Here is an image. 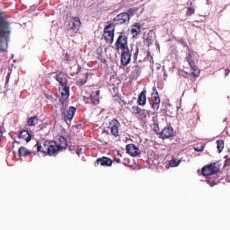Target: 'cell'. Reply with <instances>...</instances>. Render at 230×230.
<instances>
[{
  "mask_svg": "<svg viewBox=\"0 0 230 230\" xmlns=\"http://www.w3.org/2000/svg\"><path fill=\"white\" fill-rule=\"evenodd\" d=\"M126 150L128 154L132 157H137L141 154L140 149L133 144L127 145Z\"/></svg>",
  "mask_w": 230,
  "mask_h": 230,
  "instance_id": "8992f818",
  "label": "cell"
},
{
  "mask_svg": "<svg viewBox=\"0 0 230 230\" xmlns=\"http://www.w3.org/2000/svg\"><path fill=\"white\" fill-rule=\"evenodd\" d=\"M217 144L218 151L219 153H221L224 147V142L223 140H219L217 141Z\"/></svg>",
  "mask_w": 230,
  "mask_h": 230,
  "instance_id": "ac0fdd59",
  "label": "cell"
},
{
  "mask_svg": "<svg viewBox=\"0 0 230 230\" xmlns=\"http://www.w3.org/2000/svg\"><path fill=\"white\" fill-rule=\"evenodd\" d=\"M54 142L56 145L62 149L65 148L67 146V141L66 139L61 136H58L55 137Z\"/></svg>",
  "mask_w": 230,
  "mask_h": 230,
  "instance_id": "ba28073f",
  "label": "cell"
},
{
  "mask_svg": "<svg viewBox=\"0 0 230 230\" xmlns=\"http://www.w3.org/2000/svg\"><path fill=\"white\" fill-rule=\"evenodd\" d=\"M181 160L180 159H175L171 160L169 162V165L170 167H176L180 165V163H181Z\"/></svg>",
  "mask_w": 230,
  "mask_h": 230,
  "instance_id": "d6986e66",
  "label": "cell"
},
{
  "mask_svg": "<svg viewBox=\"0 0 230 230\" xmlns=\"http://www.w3.org/2000/svg\"><path fill=\"white\" fill-rule=\"evenodd\" d=\"M129 20V16L128 14L123 13L119 14V15L115 17L113 20L114 23L116 24H121L127 23Z\"/></svg>",
  "mask_w": 230,
  "mask_h": 230,
  "instance_id": "5b68a950",
  "label": "cell"
},
{
  "mask_svg": "<svg viewBox=\"0 0 230 230\" xmlns=\"http://www.w3.org/2000/svg\"><path fill=\"white\" fill-rule=\"evenodd\" d=\"M119 122L117 120H112L110 123V127L112 134L114 136H117L118 134V127H119Z\"/></svg>",
  "mask_w": 230,
  "mask_h": 230,
  "instance_id": "9c48e42d",
  "label": "cell"
},
{
  "mask_svg": "<svg viewBox=\"0 0 230 230\" xmlns=\"http://www.w3.org/2000/svg\"><path fill=\"white\" fill-rule=\"evenodd\" d=\"M146 102V92L143 91L141 93L138 99V103L139 105H143Z\"/></svg>",
  "mask_w": 230,
  "mask_h": 230,
  "instance_id": "9a60e30c",
  "label": "cell"
},
{
  "mask_svg": "<svg viewBox=\"0 0 230 230\" xmlns=\"http://www.w3.org/2000/svg\"><path fill=\"white\" fill-rule=\"evenodd\" d=\"M98 162L100 163L102 166H110L112 165V161L107 157H103L98 160Z\"/></svg>",
  "mask_w": 230,
  "mask_h": 230,
  "instance_id": "5bb4252c",
  "label": "cell"
},
{
  "mask_svg": "<svg viewBox=\"0 0 230 230\" xmlns=\"http://www.w3.org/2000/svg\"><path fill=\"white\" fill-rule=\"evenodd\" d=\"M189 12H190L191 13H193L194 11H195V9H194L193 5L192 4L190 5V7H189Z\"/></svg>",
  "mask_w": 230,
  "mask_h": 230,
  "instance_id": "603a6c76",
  "label": "cell"
},
{
  "mask_svg": "<svg viewBox=\"0 0 230 230\" xmlns=\"http://www.w3.org/2000/svg\"><path fill=\"white\" fill-rule=\"evenodd\" d=\"M115 30V25L113 24H110L104 29L103 37L105 41L108 43L111 44L113 41V38Z\"/></svg>",
  "mask_w": 230,
  "mask_h": 230,
  "instance_id": "7a4b0ae2",
  "label": "cell"
},
{
  "mask_svg": "<svg viewBox=\"0 0 230 230\" xmlns=\"http://www.w3.org/2000/svg\"><path fill=\"white\" fill-rule=\"evenodd\" d=\"M76 109L73 106L70 107L67 115V118L68 119L71 120L73 118V115H74L75 113L76 112Z\"/></svg>",
  "mask_w": 230,
  "mask_h": 230,
  "instance_id": "ffe728a7",
  "label": "cell"
},
{
  "mask_svg": "<svg viewBox=\"0 0 230 230\" xmlns=\"http://www.w3.org/2000/svg\"><path fill=\"white\" fill-rule=\"evenodd\" d=\"M115 46L117 50H121V53L129 51L127 46V40L124 36H120L119 37L115 44Z\"/></svg>",
  "mask_w": 230,
  "mask_h": 230,
  "instance_id": "3957f363",
  "label": "cell"
},
{
  "mask_svg": "<svg viewBox=\"0 0 230 230\" xmlns=\"http://www.w3.org/2000/svg\"><path fill=\"white\" fill-rule=\"evenodd\" d=\"M2 132L1 129H0V141H1V138H2Z\"/></svg>",
  "mask_w": 230,
  "mask_h": 230,
  "instance_id": "cb8c5ba5",
  "label": "cell"
},
{
  "mask_svg": "<svg viewBox=\"0 0 230 230\" xmlns=\"http://www.w3.org/2000/svg\"><path fill=\"white\" fill-rule=\"evenodd\" d=\"M220 171L219 163H213L204 166L202 169V173L205 176H210L217 174Z\"/></svg>",
  "mask_w": 230,
  "mask_h": 230,
  "instance_id": "6da1fadb",
  "label": "cell"
},
{
  "mask_svg": "<svg viewBox=\"0 0 230 230\" xmlns=\"http://www.w3.org/2000/svg\"><path fill=\"white\" fill-rule=\"evenodd\" d=\"M62 148L58 146L57 145H50L48 148V153L50 156H54L57 154L61 150Z\"/></svg>",
  "mask_w": 230,
  "mask_h": 230,
  "instance_id": "4fadbf2b",
  "label": "cell"
},
{
  "mask_svg": "<svg viewBox=\"0 0 230 230\" xmlns=\"http://www.w3.org/2000/svg\"><path fill=\"white\" fill-rule=\"evenodd\" d=\"M174 130L170 126H167L164 128L162 132L160 133V137L163 139H166L173 136Z\"/></svg>",
  "mask_w": 230,
  "mask_h": 230,
  "instance_id": "52a82bcc",
  "label": "cell"
},
{
  "mask_svg": "<svg viewBox=\"0 0 230 230\" xmlns=\"http://www.w3.org/2000/svg\"><path fill=\"white\" fill-rule=\"evenodd\" d=\"M130 54L129 50L121 53V62L125 65L128 64L130 61Z\"/></svg>",
  "mask_w": 230,
  "mask_h": 230,
  "instance_id": "8fae6325",
  "label": "cell"
},
{
  "mask_svg": "<svg viewBox=\"0 0 230 230\" xmlns=\"http://www.w3.org/2000/svg\"><path fill=\"white\" fill-rule=\"evenodd\" d=\"M61 101L64 102L68 98L69 94V89L66 83H60L59 86Z\"/></svg>",
  "mask_w": 230,
  "mask_h": 230,
  "instance_id": "277c9868",
  "label": "cell"
},
{
  "mask_svg": "<svg viewBox=\"0 0 230 230\" xmlns=\"http://www.w3.org/2000/svg\"><path fill=\"white\" fill-rule=\"evenodd\" d=\"M152 98L154 99V103L152 105V108L155 110H157L159 108L160 103V98L158 96V93L156 90L153 91L152 94Z\"/></svg>",
  "mask_w": 230,
  "mask_h": 230,
  "instance_id": "7c38bea8",
  "label": "cell"
},
{
  "mask_svg": "<svg viewBox=\"0 0 230 230\" xmlns=\"http://www.w3.org/2000/svg\"><path fill=\"white\" fill-rule=\"evenodd\" d=\"M38 122V119L37 117H33L30 118L28 122L29 126H33L37 124Z\"/></svg>",
  "mask_w": 230,
  "mask_h": 230,
  "instance_id": "44dd1931",
  "label": "cell"
},
{
  "mask_svg": "<svg viewBox=\"0 0 230 230\" xmlns=\"http://www.w3.org/2000/svg\"><path fill=\"white\" fill-rule=\"evenodd\" d=\"M140 28L138 25H133L131 28V35L133 37H135L137 36L140 32Z\"/></svg>",
  "mask_w": 230,
  "mask_h": 230,
  "instance_id": "2e32d148",
  "label": "cell"
},
{
  "mask_svg": "<svg viewBox=\"0 0 230 230\" xmlns=\"http://www.w3.org/2000/svg\"><path fill=\"white\" fill-rule=\"evenodd\" d=\"M80 26H81V23L79 19L78 18H74L72 23L71 26H70L71 30L74 32H76L79 30Z\"/></svg>",
  "mask_w": 230,
  "mask_h": 230,
  "instance_id": "30bf717a",
  "label": "cell"
},
{
  "mask_svg": "<svg viewBox=\"0 0 230 230\" xmlns=\"http://www.w3.org/2000/svg\"><path fill=\"white\" fill-rule=\"evenodd\" d=\"M20 138H22L27 142H29L31 139V136L28 132L26 131H24L20 134Z\"/></svg>",
  "mask_w": 230,
  "mask_h": 230,
  "instance_id": "e0dca14e",
  "label": "cell"
},
{
  "mask_svg": "<svg viewBox=\"0 0 230 230\" xmlns=\"http://www.w3.org/2000/svg\"><path fill=\"white\" fill-rule=\"evenodd\" d=\"M28 152V151L26 149H25V148H24V147H21L20 149V151H19L20 155L21 156H23L24 155H25Z\"/></svg>",
  "mask_w": 230,
  "mask_h": 230,
  "instance_id": "7402d4cb",
  "label": "cell"
}]
</instances>
